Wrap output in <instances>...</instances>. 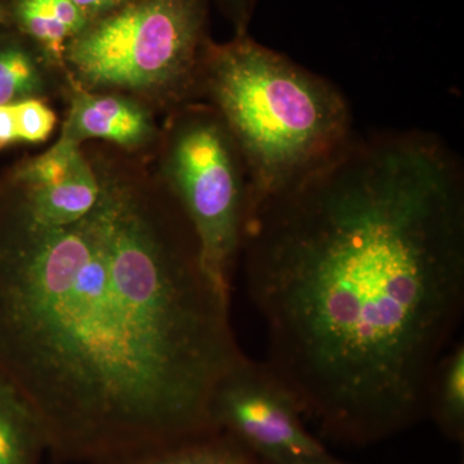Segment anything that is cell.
<instances>
[{
    "label": "cell",
    "mask_w": 464,
    "mask_h": 464,
    "mask_svg": "<svg viewBox=\"0 0 464 464\" xmlns=\"http://www.w3.org/2000/svg\"><path fill=\"white\" fill-rule=\"evenodd\" d=\"M426 414L450 441H464V344L456 342L433 371Z\"/></svg>",
    "instance_id": "30bf717a"
},
{
    "label": "cell",
    "mask_w": 464,
    "mask_h": 464,
    "mask_svg": "<svg viewBox=\"0 0 464 464\" xmlns=\"http://www.w3.org/2000/svg\"><path fill=\"white\" fill-rule=\"evenodd\" d=\"M18 140L27 143L47 141L56 125V114L39 99L14 103Z\"/></svg>",
    "instance_id": "9a60e30c"
},
{
    "label": "cell",
    "mask_w": 464,
    "mask_h": 464,
    "mask_svg": "<svg viewBox=\"0 0 464 464\" xmlns=\"http://www.w3.org/2000/svg\"><path fill=\"white\" fill-rule=\"evenodd\" d=\"M301 406L266 362L246 355L225 375L213 401V420L268 464H346L308 432Z\"/></svg>",
    "instance_id": "8992f818"
},
{
    "label": "cell",
    "mask_w": 464,
    "mask_h": 464,
    "mask_svg": "<svg viewBox=\"0 0 464 464\" xmlns=\"http://www.w3.org/2000/svg\"><path fill=\"white\" fill-rule=\"evenodd\" d=\"M16 142H20V140H18L14 103L0 105V150H5Z\"/></svg>",
    "instance_id": "d6986e66"
},
{
    "label": "cell",
    "mask_w": 464,
    "mask_h": 464,
    "mask_svg": "<svg viewBox=\"0 0 464 464\" xmlns=\"http://www.w3.org/2000/svg\"><path fill=\"white\" fill-rule=\"evenodd\" d=\"M261 464H268V463H261ZM346 464H350V463H346Z\"/></svg>",
    "instance_id": "44dd1931"
},
{
    "label": "cell",
    "mask_w": 464,
    "mask_h": 464,
    "mask_svg": "<svg viewBox=\"0 0 464 464\" xmlns=\"http://www.w3.org/2000/svg\"><path fill=\"white\" fill-rule=\"evenodd\" d=\"M203 69L201 92L227 125L248 172L246 218L355 137L350 106L334 84L246 33L227 44L209 43Z\"/></svg>",
    "instance_id": "3957f363"
},
{
    "label": "cell",
    "mask_w": 464,
    "mask_h": 464,
    "mask_svg": "<svg viewBox=\"0 0 464 464\" xmlns=\"http://www.w3.org/2000/svg\"><path fill=\"white\" fill-rule=\"evenodd\" d=\"M45 450L41 420L0 375V464H39Z\"/></svg>",
    "instance_id": "9c48e42d"
},
{
    "label": "cell",
    "mask_w": 464,
    "mask_h": 464,
    "mask_svg": "<svg viewBox=\"0 0 464 464\" xmlns=\"http://www.w3.org/2000/svg\"><path fill=\"white\" fill-rule=\"evenodd\" d=\"M99 177L96 206L63 227L0 201V375L63 462L218 432L217 390L244 355L172 194Z\"/></svg>",
    "instance_id": "7a4b0ae2"
},
{
    "label": "cell",
    "mask_w": 464,
    "mask_h": 464,
    "mask_svg": "<svg viewBox=\"0 0 464 464\" xmlns=\"http://www.w3.org/2000/svg\"><path fill=\"white\" fill-rule=\"evenodd\" d=\"M41 65L20 43L0 42V105L38 99L44 92Z\"/></svg>",
    "instance_id": "7c38bea8"
},
{
    "label": "cell",
    "mask_w": 464,
    "mask_h": 464,
    "mask_svg": "<svg viewBox=\"0 0 464 464\" xmlns=\"http://www.w3.org/2000/svg\"><path fill=\"white\" fill-rule=\"evenodd\" d=\"M155 136L154 121L143 106L121 94L75 92L61 139L81 146L101 139L127 149H137Z\"/></svg>",
    "instance_id": "52a82bcc"
},
{
    "label": "cell",
    "mask_w": 464,
    "mask_h": 464,
    "mask_svg": "<svg viewBox=\"0 0 464 464\" xmlns=\"http://www.w3.org/2000/svg\"><path fill=\"white\" fill-rule=\"evenodd\" d=\"M240 257L266 364L323 435L366 447L422 420L464 310V176L447 143L355 134L249 213Z\"/></svg>",
    "instance_id": "6da1fadb"
},
{
    "label": "cell",
    "mask_w": 464,
    "mask_h": 464,
    "mask_svg": "<svg viewBox=\"0 0 464 464\" xmlns=\"http://www.w3.org/2000/svg\"><path fill=\"white\" fill-rule=\"evenodd\" d=\"M84 161L81 146L60 137L48 151L27 161L18 169L16 182L25 190L54 185L78 169Z\"/></svg>",
    "instance_id": "4fadbf2b"
},
{
    "label": "cell",
    "mask_w": 464,
    "mask_h": 464,
    "mask_svg": "<svg viewBox=\"0 0 464 464\" xmlns=\"http://www.w3.org/2000/svg\"><path fill=\"white\" fill-rule=\"evenodd\" d=\"M163 172L167 190L197 235L208 274L231 295L248 215V172L215 109L188 108L177 116Z\"/></svg>",
    "instance_id": "5b68a950"
},
{
    "label": "cell",
    "mask_w": 464,
    "mask_h": 464,
    "mask_svg": "<svg viewBox=\"0 0 464 464\" xmlns=\"http://www.w3.org/2000/svg\"><path fill=\"white\" fill-rule=\"evenodd\" d=\"M221 2L226 14L237 29V35L246 34L258 0H221Z\"/></svg>",
    "instance_id": "e0dca14e"
},
{
    "label": "cell",
    "mask_w": 464,
    "mask_h": 464,
    "mask_svg": "<svg viewBox=\"0 0 464 464\" xmlns=\"http://www.w3.org/2000/svg\"><path fill=\"white\" fill-rule=\"evenodd\" d=\"M101 464H261L248 449L228 433L218 431L201 438L110 460Z\"/></svg>",
    "instance_id": "8fae6325"
},
{
    "label": "cell",
    "mask_w": 464,
    "mask_h": 464,
    "mask_svg": "<svg viewBox=\"0 0 464 464\" xmlns=\"http://www.w3.org/2000/svg\"><path fill=\"white\" fill-rule=\"evenodd\" d=\"M76 7L83 12L90 24L97 18L106 16L116 9L124 7L133 0H72Z\"/></svg>",
    "instance_id": "ac0fdd59"
},
{
    "label": "cell",
    "mask_w": 464,
    "mask_h": 464,
    "mask_svg": "<svg viewBox=\"0 0 464 464\" xmlns=\"http://www.w3.org/2000/svg\"><path fill=\"white\" fill-rule=\"evenodd\" d=\"M42 2L45 7L50 9L58 23L65 27L72 39L90 25L88 18L84 16L81 9L76 7L72 0H42Z\"/></svg>",
    "instance_id": "2e32d148"
},
{
    "label": "cell",
    "mask_w": 464,
    "mask_h": 464,
    "mask_svg": "<svg viewBox=\"0 0 464 464\" xmlns=\"http://www.w3.org/2000/svg\"><path fill=\"white\" fill-rule=\"evenodd\" d=\"M206 21L207 0H133L72 38L65 63L81 90L179 103L201 92Z\"/></svg>",
    "instance_id": "277c9868"
},
{
    "label": "cell",
    "mask_w": 464,
    "mask_h": 464,
    "mask_svg": "<svg viewBox=\"0 0 464 464\" xmlns=\"http://www.w3.org/2000/svg\"><path fill=\"white\" fill-rule=\"evenodd\" d=\"M3 21V14H2V11H0V23H2Z\"/></svg>",
    "instance_id": "ffe728a7"
},
{
    "label": "cell",
    "mask_w": 464,
    "mask_h": 464,
    "mask_svg": "<svg viewBox=\"0 0 464 464\" xmlns=\"http://www.w3.org/2000/svg\"><path fill=\"white\" fill-rule=\"evenodd\" d=\"M14 14L24 32L41 45L51 60L56 63H65L66 48L72 36L42 0H16Z\"/></svg>",
    "instance_id": "5bb4252c"
},
{
    "label": "cell",
    "mask_w": 464,
    "mask_h": 464,
    "mask_svg": "<svg viewBox=\"0 0 464 464\" xmlns=\"http://www.w3.org/2000/svg\"><path fill=\"white\" fill-rule=\"evenodd\" d=\"M100 177L87 160L63 181L44 188L17 192L26 212L44 227L75 224L91 212L99 200Z\"/></svg>",
    "instance_id": "ba28073f"
}]
</instances>
